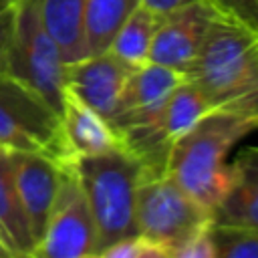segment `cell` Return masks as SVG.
Returning <instances> with one entry per match:
<instances>
[{
	"label": "cell",
	"mask_w": 258,
	"mask_h": 258,
	"mask_svg": "<svg viewBox=\"0 0 258 258\" xmlns=\"http://www.w3.org/2000/svg\"><path fill=\"white\" fill-rule=\"evenodd\" d=\"M212 109L258 117V30L222 10L185 73Z\"/></svg>",
	"instance_id": "obj_1"
},
{
	"label": "cell",
	"mask_w": 258,
	"mask_h": 258,
	"mask_svg": "<svg viewBox=\"0 0 258 258\" xmlns=\"http://www.w3.org/2000/svg\"><path fill=\"white\" fill-rule=\"evenodd\" d=\"M254 129H258V117L212 109L171 145L165 171L212 214L232 179L226 157Z\"/></svg>",
	"instance_id": "obj_2"
},
{
	"label": "cell",
	"mask_w": 258,
	"mask_h": 258,
	"mask_svg": "<svg viewBox=\"0 0 258 258\" xmlns=\"http://www.w3.org/2000/svg\"><path fill=\"white\" fill-rule=\"evenodd\" d=\"M75 169L93 214L97 252L135 236V198L141 163L119 145L105 153L77 157Z\"/></svg>",
	"instance_id": "obj_3"
},
{
	"label": "cell",
	"mask_w": 258,
	"mask_h": 258,
	"mask_svg": "<svg viewBox=\"0 0 258 258\" xmlns=\"http://www.w3.org/2000/svg\"><path fill=\"white\" fill-rule=\"evenodd\" d=\"M212 214L200 206L167 171H145L137 183L135 226L137 234L175 254L204 234Z\"/></svg>",
	"instance_id": "obj_4"
},
{
	"label": "cell",
	"mask_w": 258,
	"mask_h": 258,
	"mask_svg": "<svg viewBox=\"0 0 258 258\" xmlns=\"http://www.w3.org/2000/svg\"><path fill=\"white\" fill-rule=\"evenodd\" d=\"M64 69L62 54L40 20L38 2L18 0L6 54V75L34 91L60 115Z\"/></svg>",
	"instance_id": "obj_5"
},
{
	"label": "cell",
	"mask_w": 258,
	"mask_h": 258,
	"mask_svg": "<svg viewBox=\"0 0 258 258\" xmlns=\"http://www.w3.org/2000/svg\"><path fill=\"white\" fill-rule=\"evenodd\" d=\"M0 145L12 151H38L56 161H71L60 115L34 91L0 75Z\"/></svg>",
	"instance_id": "obj_6"
},
{
	"label": "cell",
	"mask_w": 258,
	"mask_h": 258,
	"mask_svg": "<svg viewBox=\"0 0 258 258\" xmlns=\"http://www.w3.org/2000/svg\"><path fill=\"white\" fill-rule=\"evenodd\" d=\"M97 252V230L75 159L60 165L58 187L34 258H81Z\"/></svg>",
	"instance_id": "obj_7"
},
{
	"label": "cell",
	"mask_w": 258,
	"mask_h": 258,
	"mask_svg": "<svg viewBox=\"0 0 258 258\" xmlns=\"http://www.w3.org/2000/svg\"><path fill=\"white\" fill-rule=\"evenodd\" d=\"M218 12L220 10L212 0H198L159 16L147 62L185 75L204 42L210 22Z\"/></svg>",
	"instance_id": "obj_8"
},
{
	"label": "cell",
	"mask_w": 258,
	"mask_h": 258,
	"mask_svg": "<svg viewBox=\"0 0 258 258\" xmlns=\"http://www.w3.org/2000/svg\"><path fill=\"white\" fill-rule=\"evenodd\" d=\"M62 163L64 161H56L50 155L38 151H12L16 194L26 216L28 228L32 232V238L36 240V246L46 226V218L58 187Z\"/></svg>",
	"instance_id": "obj_9"
},
{
	"label": "cell",
	"mask_w": 258,
	"mask_h": 258,
	"mask_svg": "<svg viewBox=\"0 0 258 258\" xmlns=\"http://www.w3.org/2000/svg\"><path fill=\"white\" fill-rule=\"evenodd\" d=\"M131 73V67L115 54H89L64 69V89L99 113L107 123L115 111L117 99Z\"/></svg>",
	"instance_id": "obj_10"
},
{
	"label": "cell",
	"mask_w": 258,
	"mask_h": 258,
	"mask_svg": "<svg viewBox=\"0 0 258 258\" xmlns=\"http://www.w3.org/2000/svg\"><path fill=\"white\" fill-rule=\"evenodd\" d=\"M230 167L232 179L212 210V224L258 228V147L242 149Z\"/></svg>",
	"instance_id": "obj_11"
},
{
	"label": "cell",
	"mask_w": 258,
	"mask_h": 258,
	"mask_svg": "<svg viewBox=\"0 0 258 258\" xmlns=\"http://www.w3.org/2000/svg\"><path fill=\"white\" fill-rule=\"evenodd\" d=\"M60 133L71 159L119 147V139L111 125L67 89L60 107Z\"/></svg>",
	"instance_id": "obj_12"
},
{
	"label": "cell",
	"mask_w": 258,
	"mask_h": 258,
	"mask_svg": "<svg viewBox=\"0 0 258 258\" xmlns=\"http://www.w3.org/2000/svg\"><path fill=\"white\" fill-rule=\"evenodd\" d=\"M0 244L12 258H34L36 240L22 212L12 171V151L0 145Z\"/></svg>",
	"instance_id": "obj_13"
},
{
	"label": "cell",
	"mask_w": 258,
	"mask_h": 258,
	"mask_svg": "<svg viewBox=\"0 0 258 258\" xmlns=\"http://www.w3.org/2000/svg\"><path fill=\"white\" fill-rule=\"evenodd\" d=\"M40 20L56 42L64 64L89 56L85 38V0H36Z\"/></svg>",
	"instance_id": "obj_14"
},
{
	"label": "cell",
	"mask_w": 258,
	"mask_h": 258,
	"mask_svg": "<svg viewBox=\"0 0 258 258\" xmlns=\"http://www.w3.org/2000/svg\"><path fill=\"white\" fill-rule=\"evenodd\" d=\"M210 111L212 107L196 83L183 79L167 97L161 117L155 125V135L161 145L171 149V145Z\"/></svg>",
	"instance_id": "obj_15"
},
{
	"label": "cell",
	"mask_w": 258,
	"mask_h": 258,
	"mask_svg": "<svg viewBox=\"0 0 258 258\" xmlns=\"http://www.w3.org/2000/svg\"><path fill=\"white\" fill-rule=\"evenodd\" d=\"M159 16L145 8L141 2L129 14V18L117 30L109 52L115 54L121 62L135 69L149 60V48L153 42V34L157 28Z\"/></svg>",
	"instance_id": "obj_16"
},
{
	"label": "cell",
	"mask_w": 258,
	"mask_h": 258,
	"mask_svg": "<svg viewBox=\"0 0 258 258\" xmlns=\"http://www.w3.org/2000/svg\"><path fill=\"white\" fill-rule=\"evenodd\" d=\"M139 0H85V38L89 54L107 52L117 30Z\"/></svg>",
	"instance_id": "obj_17"
},
{
	"label": "cell",
	"mask_w": 258,
	"mask_h": 258,
	"mask_svg": "<svg viewBox=\"0 0 258 258\" xmlns=\"http://www.w3.org/2000/svg\"><path fill=\"white\" fill-rule=\"evenodd\" d=\"M208 236L216 258H258V228L210 224Z\"/></svg>",
	"instance_id": "obj_18"
},
{
	"label": "cell",
	"mask_w": 258,
	"mask_h": 258,
	"mask_svg": "<svg viewBox=\"0 0 258 258\" xmlns=\"http://www.w3.org/2000/svg\"><path fill=\"white\" fill-rule=\"evenodd\" d=\"M101 258H171V254L161 248L155 242H149L147 238L135 234L129 238H123L105 250L99 252Z\"/></svg>",
	"instance_id": "obj_19"
},
{
	"label": "cell",
	"mask_w": 258,
	"mask_h": 258,
	"mask_svg": "<svg viewBox=\"0 0 258 258\" xmlns=\"http://www.w3.org/2000/svg\"><path fill=\"white\" fill-rule=\"evenodd\" d=\"M218 10L258 30V0H212Z\"/></svg>",
	"instance_id": "obj_20"
},
{
	"label": "cell",
	"mask_w": 258,
	"mask_h": 258,
	"mask_svg": "<svg viewBox=\"0 0 258 258\" xmlns=\"http://www.w3.org/2000/svg\"><path fill=\"white\" fill-rule=\"evenodd\" d=\"M171 258H216L210 236H208V230L204 234H200L196 240H191L189 244H185L181 250L171 254Z\"/></svg>",
	"instance_id": "obj_21"
},
{
	"label": "cell",
	"mask_w": 258,
	"mask_h": 258,
	"mask_svg": "<svg viewBox=\"0 0 258 258\" xmlns=\"http://www.w3.org/2000/svg\"><path fill=\"white\" fill-rule=\"evenodd\" d=\"M16 6V4H14ZM14 6L0 10V75L6 73V54L12 36V22H14Z\"/></svg>",
	"instance_id": "obj_22"
},
{
	"label": "cell",
	"mask_w": 258,
	"mask_h": 258,
	"mask_svg": "<svg viewBox=\"0 0 258 258\" xmlns=\"http://www.w3.org/2000/svg\"><path fill=\"white\" fill-rule=\"evenodd\" d=\"M139 2L145 8H149L153 14L165 16V14H169V12L177 10V8H183V6L191 4V2H198V0H139Z\"/></svg>",
	"instance_id": "obj_23"
},
{
	"label": "cell",
	"mask_w": 258,
	"mask_h": 258,
	"mask_svg": "<svg viewBox=\"0 0 258 258\" xmlns=\"http://www.w3.org/2000/svg\"><path fill=\"white\" fill-rule=\"evenodd\" d=\"M18 0H0V10H4V8H10V6H14Z\"/></svg>",
	"instance_id": "obj_24"
},
{
	"label": "cell",
	"mask_w": 258,
	"mask_h": 258,
	"mask_svg": "<svg viewBox=\"0 0 258 258\" xmlns=\"http://www.w3.org/2000/svg\"><path fill=\"white\" fill-rule=\"evenodd\" d=\"M0 258H12V256H10V252H8L2 244H0Z\"/></svg>",
	"instance_id": "obj_25"
},
{
	"label": "cell",
	"mask_w": 258,
	"mask_h": 258,
	"mask_svg": "<svg viewBox=\"0 0 258 258\" xmlns=\"http://www.w3.org/2000/svg\"><path fill=\"white\" fill-rule=\"evenodd\" d=\"M81 258H101V254H87V256H81Z\"/></svg>",
	"instance_id": "obj_26"
}]
</instances>
